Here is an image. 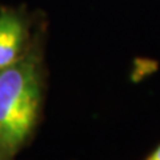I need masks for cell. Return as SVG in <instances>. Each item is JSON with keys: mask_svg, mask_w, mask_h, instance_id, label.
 I'll use <instances>...</instances> for the list:
<instances>
[{"mask_svg": "<svg viewBox=\"0 0 160 160\" xmlns=\"http://www.w3.org/2000/svg\"><path fill=\"white\" fill-rule=\"evenodd\" d=\"M47 27L24 56L0 69V160H15L28 147L44 116L48 68Z\"/></svg>", "mask_w": 160, "mask_h": 160, "instance_id": "obj_1", "label": "cell"}, {"mask_svg": "<svg viewBox=\"0 0 160 160\" xmlns=\"http://www.w3.org/2000/svg\"><path fill=\"white\" fill-rule=\"evenodd\" d=\"M144 160H160V144Z\"/></svg>", "mask_w": 160, "mask_h": 160, "instance_id": "obj_3", "label": "cell"}, {"mask_svg": "<svg viewBox=\"0 0 160 160\" xmlns=\"http://www.w3.org/2000/svg\"><path fill=\"white\" fill-rule=\"evenodd\" d=\"M44 27L47 20L42 12L27 6L0 7V69L22 59Z\"/></svg>", "mask_w": 160, "mask_h": 160, "instance_id": "obj_2", "label": "cell"}]
</instances>
